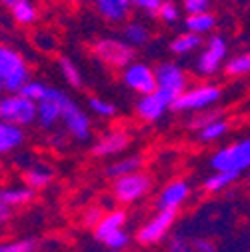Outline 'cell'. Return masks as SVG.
<instances>
[{
  "label": "cell",
  "instance_id": "6da1fadb",
  "mask_svg": "<svg viewBox=\"0 0 250 252\" xmlns=\"http://www.w3.org/2000/svg\"><path fill=\"white\" fill-rule=\"evenodd\" d=\"M0 120L18 128H26L36 122V102L24 98L20 92L0 94Z\"/></svg>",
  "mask_w": 250,
  "mask_h": 252
},
{
  "label": "cell",
  "instance_id": "7a4b0ae2",
  "mask_svg": "<svg viewBox=\"0 0 250 252\" xmlns=\"http://www.w3.org/2000/svg\"><path fill=\"white\" fill-rule=\"evenodd\" d=\"M0 74L4 80V92H18L30 80V68L24 56L2 44H0Z\"/></svg>",
  "mask_w": 250,
  "mask_h": 252
},
{
  "label": "cell",
  "instance_id": "3957f363",
  "mask_svg": "<svg viewBox=\"0 0 250 252\" xmlns=\"http://www.w3.org/2000/svg\"><path fill=\"white\" fill-rule=\"evenodd\" d=\"M222 96L220 86L216 84H198L192 88H186L180 96L170 104L174 112H202L214 106Z\"/></svg>",
  "mask_w": 250,
  "mask_h": 252
},
{
  "label": "cell",
  "instance_id": "277c9868",
  "mask_svg": "<svg viewBox=\"0 0 250 252\" xmlns=\"http://www.w3.org/2000/svg\"><path fill=\"white\" fill-rule=\"evenodd\" d=\"M210 166L214 172H234L242 174L250 166V140L242 138L232 142L220 150H216L210 158Z\"/></svg>",
  "mask_w": 250,
  "mask_h": 252
},
{
  "label": "cell",
  "instance_id": "5b68a950",
  "mask_svg": "<svg viewBox=\"0 0 250 252\" xmlns=\"http://www.w3.org/2000/svg\"><path fill=\"white\" fill-rule=\"evenodd\" d=\"M92 52H94V56L102 64L110 68H120V70L136 60V50L128 46L122 38H114V36L96 40L94 46H92Z\"/></svg>",
  "mask_w": 250,
  "mask_h": 252
},
{
  "label": "cell",
  "instance_id": "8992f818",
  "mask_svg": "<svg viewBox=\"0 0 250 252\" xmlns=\"http://www.w3.org/2000/svg\"><path fill=\"white\" fill-rule=\"evenodd\" d=\"M154 78H156V90L164 98H168L170 104L188 88V76L176 62H160L154 68Z\"/></svg>",
  "mask_w": 250,
  "mask_h": 252
},
{
  "label": "cell",
  "instance_id": "52a82bcc",
  "mask_svg": "<svg viewBox=\"0 0 250 252\" xmlns=\"http://www.w3.org/2000/svg\"><path fill=\"white\" fill-rule=\"evenodd\" d=\"M150 188H152V178L146 172L138 170V172L116 178L112 184V196L116 202L132 204V202L144 198L150 192Z\"/></svg>",
  "mask_w": 250,
  "mask_h": 252
},
{
  "label": "cell",
  "instance_id": "ba28073f",
  "mask_svg": "<svg viewBox=\"0 0 250 252\" xmlns=\"http://www.w3.org/2000/svg\"><path fill=\"white\" fill-rule=\"evenodd\" d=\"M70 100V96L56 86H48L44 98L36 102V124L42 130H52L54 126L60 122L62 108Z\"/></svg>",
  "mask_w": 250,
  "mask_h": 252
},
{
  "label": "cell",
  "instance_id": "9c48e42d",
  "mask_svg": "<svg viewBox=\"0 0 250 252\" xmlns=\"http://www.w3.org/2000/svg\"><path fill=\"white\" fill-rule=\"evenodd\" d=\"M226 56H228V42H226V38L218 36V34H212L202 44V52L196 58V72L200 76H214L218 70L222 68Z\"/></svg>",
  "mask_w": 250,
  "mask_h": 252
},
{
  "label": "cell",
  "instance_id": "30bf717a",
  "mask_svg": "<svg viewBox=\"0 0 250 252\" xmlns=\"http://www.w3.org/2000/svg\"><path fill=\"white\" fill-rule=\"evenodd\" d=\"M176 220V212L172 210H158L146 224H142L136 232V240L142 246H154L164 240V236L170 232Z\"/></svg>",
  "mask_w": 250,
  "mask_h": 252
},
{
  "label": "cell",
  "instance_id": "8fae6325",
  "mask_svg": "<svg viewBox=\"0 0 250 252\" xmlns=\"http://www.w3.org/2000/svg\"><path fill=\"white\" fill-rule=\"evenodd\" d=\"M60 122L64 124L66 134H70L74 140H80V142L90 140V136H92V122H90V116H88L86 110H82L72 98L64 104V108H62Z\"/></svg>",
  "mask_w": 250,
  "mask_h": 252
},
{
  "label": "cell",
  "instance_id": "7c38bea8",
  "mask_svg": "<svg viewBox=\"0 0 250 252\" xmlns=\"http://www.w3.org/2000/svg\"><path fill=\"white\" fill-rule=\"evenodd\" d=\"M122 82L126 84L132 92H136L138 96L150 94L156 90V78H154V68L146 62H130L128 66L122 68Z\"/></svg>",
  "mask_w": 250,
  "mask_h": 252
},
{
  "label": "cell",
  "instance_id": "4fadbf2b",
  "mask_svg": "<svg viewBox=\"0 0 250 252\" xmlns=\"http://www.w3.org/2000/svg\"><path fill=\"white\" fill-rule=\"evenodd\" d=\"M188 194H190V186H188V182H186V180H180V178L170 180L162 188L160 196L156 198V208L176 212L186 200H188Z\"/></svg>",
  "mask_w": 250,
  "mask_h": 252
},
{
  "label": "cell",
  "instance_id": "5bb4252c",
  "mask_svg": "<svg viewBox=\"0 0 250 252\" xmlns=\"http://www.w3.org/2000/svg\"><path fill=\"white\" fill-rule=\"evenodd\" d=\"M130 144V136L120 130V128H112L108 132H104L96 144L92 146V154L96 156V158H106V156H116L120 152H124Z\"/></svg>",
  "mask_w": 250,
  "mask_h": 252
},
{
  "label": "cell",
  "instance_id": "9a60e30c",
  "mask_svg": "<svg viewBox=\"0 0 250 252\" xmlns=\"http://www.w3.org/2000/svg\"><path fill=\"white\" fill-rule=\"evenodd\" d=\"M94 10L108 24H124L132 14V0H92Z\"/></svg>",
  "mask_w": 250,
  "mask_h": 252
},
{
  "label": "cell",
  "instance_id": "2e32d148",
  "mask_svg": "<svg viewBox=\"0 0 250 252\" xmlns=\"http://www.w3.org/2000/svg\"><path fill=\"white\" fill-rule=\"evenodd\" d=\"M168 110H170V100L164 98L158 90L144 94V96H140L136 102V114H138V118H142L146 122L160 120Z\"/></svg>",
  "mask_w": 250,
  "mask_h": 252
},
{
  "label": "cell",
  "instance_id": "e0dca14e",
  "mask_svg": "<svg viewBox=\"0 0 250 252\" xmlns=\"http://www.w3.org/2000/svg\"><path fill=\"white\" fill-rule=\"evenodd\" d=\"M124 224H126V212L118 210V208L108 210V212L102 214V218L98 220V224L94 226V238L102 242V240H104L106 236H110L112 232L122 230Z\"/></svg>",
  "mask_w": 250,
  "mask_h": 252
},
{
  "label": "cell",
  "instance_id": "ac0fdd59",
  "mask_svg": "<svg viewBox=\"0 0 250 252\" xmlns=\"http://www.w3.org/2000/svg\"><path fill=\"white\" fill-rule=\"evenodd\" d=\"M34 194L36 190H32L28 186H4V188H0V202L12 210L18 206L30 204L34 200Z\"/></svg>",
  "mask_w": 250,
  "mask_h": 252
},
{
  "label": "cell",
  "instance_id": "d6986e66",
  "mask_svg": "<svg viewBox=\"0 0 250 252\" xmlns=\"http://www.w3.org/2000/svg\"><path fill=\"white\" fill-rule=\"evenodd\" d=\"M122 40L128 46H132L134 50L140 46H146L150 40V28L144 22H136V20H126L122 28Z\"/></svg>",
  "mask_w": 250,
  "mask_h": 252
},
{
  "label": "cell",
  "instance_id": "ffe728a7",
  "mask_svg": "<svg viewBox=\"0 0 250 252\" xmlns=\"http://www.w3.org/2000/svg\"><path fill=\"white\" fill-rule=\"evenodd\" d=\"M24 142V128L6 124L0 120V156L10 154L16 148H20Z\"/></svg>",
  "mask_w": 250,
  "mask_h": 252
},
{
  "label": "cell",
  "instance_id": "44dd1931",
  "mask_svg": "<svg viewBox=\"0 0 250 252\" xmlns=\"http://www.w3.org/2000/svg\"><path fill=\"white\" fill-rule=\"evenodd\" d=\"M184 28L186 32H192L198 36H204L216 28V16L208 10V12H198V14H188L184 18Z\"/></svg>",
  "mask_w": 250,
  "mask_h": 252
},
{
  "label": "cell",
  "instance_id": "7402d4cb",
  "mask_svg": "<svg viewBox=\"0 0 250 252\" xmlns=\"http://www.w3.org/2000/svg\"><path fill=\"white\" fill-rule=\"evenodd\" d=\"M140 166H142V158H140L138 154H132V156H126V158H118V160H114V162L106 168L104 174H106L108 178L116 180V178H120V176H126V174L138 172Z\"/></svg>",
  "mask_w": 250,
  "mask_h": 252
},
{
  "label": "cell",
  "instance_id": "603a6c76",
  "mask_svg": "<svg viewBox=\"0 0 250 252\" xmlns=\"http://www.w3.org/2000/svg\"><path fill=\"white\" fill-rule=\"evenodd\" d=\"M10 14H12L14 22L20 26H32L40 16L38 6L32 2V0H20V2H16L10 8Z\"/></svg>",
  "mask_w": 250,
  "mask_h": 252
},
{
  "label": "cell",
  "instance_id": "cb8c5ba5",
  "mask_svg": "<svg viewBox=\"0 0 250 252\" xmlns=\"http://www.w3.org/2000/svg\"><path fill=\"white\" fill-rule=\"evenodd\" d=\"M54 178V172L52 168L48 166H42V164H36V166H30L26 168L24 172V182L28 188H32V190H40V188H46Z\"/></svg>",
  "mask_w": 250,
  "mask_h": 252
},
{
  "label": "cell",
  "instance_id": "d4e9b609",
  "mask_svg": "<svg viewBox=\"0 0 250 252\" xmlns=\"http://www.w3.org/2000/svg\"><path fill=\"white\" fill-rule=\"evenodd\" d=\"M202 44H204V38L202 36L192 34V32H182V34H178L170 42V52L176 54V56H186V54L198 50Z\"/></svg>",
  "mask_w": 250,
  "mask_h": 252
},
{
  "label": "cell",
  "instance_id": "484cf974",
  "mask_svg": "<svg viewBox=\"0 0 250 252\" xmlns=\"http://www.w3.org/2000/svg\"><path fill=\"white\" fill-rule=\"evenodd\" d=\"M240 178V174L234 172H214L204 180V190L208 194H218V192H224L228 186H232L236 180Z\"/></svg>",
  "mask_w": 250,
  "mask_h": 252
},
{
  "label": "cell",
  "instance_id": "4316f807",
  "mask_svg": "<svg viewBox=\"0 0 250 252\" xmlns=\"http://www.w3.org/2000/svg\"><path fill=\"white\" fill-rule=\"evenodd\" d=\"M230 130V124L222 118H214L210 120L206 126H202V128L198 130V140L200 142H216V140H220L226 132Z\"/></svg>",
  "mask_w": 250,
  "mask_h": 252
},
{
  "label": "cell",
  "instance_id": "83f0119b",
  "mask_svg": "<svg viewBox=\"0 0 250 252\" xmlns=\"http://www.w3.org/2000/svg\"><path fill=\"white\" fill-rule=\"evenodd\" d=\"M56 64H58L60 74L64 76V80H66L72 88H80V86L84 84L82 74H80V68L74 64V62H72L68 56H60V58L56 60Z\"/></svg>",
  "mask_w": 250,
  "mask_h": 252
},
{
  "label": "cell",
  "instance_id": "f1b7e54d",
  "mask_svg": "<svg viewBox=\"0 0 250 252\" xmlns=\"http://www.w3.org/2000/svg\"><path fill=\"white\" fill-rule=\"evenodd\" d=\"M250 70V56L248 52H242V54H234L232 58H228L224 62V72L232 78H240V76H246Z\"/></svg>",
  "mask_w": 250,
  "mask_h": 252
},
{
  "label": "cell",
  "instance_id": "f546056e",
  "mask_svg": "<svg viewBox=\"0 0 250 252\" xmlns=\"http://www.w3.org/2000/svg\"><path fill=\"white\" fill-rule=\"evenodd\" d=\"M46 90H48V86L44 84V82H40V80H32L30 78L18 92L22 94L24 98H28V100H32V102H40L42 98H44V94H46Z\"/></svg>",
  "mask_w": 250,
  "mask_h": 252
},
{
  "label": "cell",
  "instance_id": "4dcf8cb0",
  "mask_svg": "<svg viewBox=\"0 0 250 252\" xmlns=\"http://www.w3.org/2000/svg\"><path fill=\"white\" fill-rule=\"evenodd\" d=\"M88 108L100 118H112L116 114V106L112 102L104 100V98H98V96H90L88 98Z\"/></svg>",
  "mask_w": 250,
  "mask_h": 252
},
{
  "label": "cell",
  "instance_id": "1f68e13d",
  "mask_svg": "<svg viewBox=\"0 0 250 252\" xmlns=\"http://www.w3.org/2000/svg\"><path fill=\"white\" fill-rule=\"evenodd\" d=\"M156 16H158L164 24H176L180 20V8L172 2V0H162V4L158 8V12H156Z\"/></svg>",
  "mask_w": 250,
  "mask_h": 252
},
{
  "label": "cell",
  "instance_id": "d6a6232c",
  "mask_svg": "<svg viewBox=\"0 0 250 252\" xmlns=\"http://www.w3.org/2000/svg\"><path fill=\"white\" fill-rule=\"evenodd\" d=\"M106 246H108V250H124L128 244H130V236H128V232L126 230H116V232H112L110 236H106L104 240H102Z\"/></svg>",
  "mask_w": 250,
  "mask_h": 252
},
{
  "label": "cell",
  "instance_id": "836d02e7",
  "mask_svg": "<svg viewBox=\"0 0 250 252\" xmlns=\"http://www.w3.org/2000/svg\"><path fill=\"white\" fill-rule=\"evenodd\" d=\"M34 240L22 238L12 242H0V252H34Z\"/></svg>",
  "mask_w": 250,
  "mask_h": 252
},
{
  "label": "cell",
  "instance_id": "e575fe53",
  "mask_svg": "<svg viewBox=\"0 0 250 252\" xmlns=\"http://www.w3.org/2000/svg\"><path fill=\"white\" fill-rule=\"evenodd\" d=\"M32 40H34V44H36L40 50H44V52H52V50L56 48V44H58L56 38H54V34L48 32V30H38V32H34Z\"/></svg>",
  "mask_w": 250,
  "mask_h": 252
},
{
  "label": "cell",
  "instance_id": "d590c367",
  "mask_svg": "<svg viewBox=\"0 0 250 252\" xmlns=\"http://www.w3.org/2000/svg\"><path fill=\"white\" fill-rule=\"evenodd\" d=\"M212 0H182V8L186 14H198V12H208Z\"/></svg>",
  "mask_w": 250,
  "mask_h": 252
},
{
  "label": "cell",
  "instance_id": "8d00e7d4",
  "mask_svg": "<svg viewBox=\"0 0 250 252\" xmlns=\"http://www.w3.org/2000/svg\"><path fill=\"white\" fill-rule=\"evenodd\" d=\"M102 208L100 206H90V208H86V212H84V216H82V222H84V226H88V228H94L96 224H98V220L102 218Z\"/></svg>",
  "mask_w": 250,
  "mask_h": 252
},
{
  "label": "cell",
  "instance_id": "74e56055",
  "mask_svg": "<svg viewBox=\"0 0 250 252\" xmlns=\"http://www.w3.org/2000/svg\"><path fill=\"white\" fill-rule=\"evenodd\" d=\"M162 4V0H132V6L140 8L142 12H146L148 16H156V12H158Z\"/></svg>",
  "mask_w": 250,
  "mask_h": 252
},
{
  "label": "cell",
  "instance_id": "f35d334b",
  "mask_svg": "<svg viewBox=\"0 0 250 252\" xmlns=\"http://www.w3.org/2000/svg\"><path fill=\"white\" fill-rule=\"evenodd\" d=\"M214 118H218V114L216 112H206V110H202V112H196V116H192L190 118V122H188V126L190 128H202V126H206L210 120H214Z\"/></svg>",
  "mask_w": 250,
  "mask_h": 252
},
{
  "label": "cell",
  "instance_id": "ab89813d",
  "mask_svg": "<svg viewBox=\"0 0 250 252\" xmlns=\"http://www.w3.org/2000/svg\"><path fill=\"white\" fill-rule=\"evenodd\" d=\"M166 252H194V250H192L190 242L186 240L184 236H174V238L170 240V244H168V250H166Z\"/></svg>",
  "mask_w": 250,
  "mask_h": 252
},
{
  "label": "cell",
  "instance_id": "60d3db41",
  "mask_svg": "<svg viewBox=\"0 0 250 252\" xmlns=\"http://www.w3.org/2000/svg\"><path fill=\"white\" fill-rule=\"evenodd\" d=\"M194 252H216V246L208 240V238H196L194 242H190Z\"/></svg>",
  "mask_w": 250,
  "mask_h": 252
},
{
  "label": "cell",
  "instance_id": "b9f144b4",
  "mask_svg": "<svg viewBox=\"0 0 250 252\" xmlns=\"http://www.w3.org/2000/svg\"><path fill=\"white\" fill-rule=\"evenodd\" d=\"M10 216H12V210H10L8 206H4L2 202H0V226H4L8 220H10Z\"/></svg>",
  "mask_w": 250,
  "mask_h": 252
},
{
  "label": "cell",
  "instance_id": "7bdbcfd3",
  "mask_svg": "<svg viewBox=\"0 0 250 252\" xmlns=\"http://www.w3.org/2000/svg\"><path fill=\"white\" fill-rule=\"evenodd\" d=\"M16 2H20V0H0V4H2L4 8H8V10H10V8H12Z\"/></svg>",
  "mask_w": 250,
  "mask_h": 252
},
{
  "label": "cell",
  "instance_id": "ee69618b",
  "mask_svg": "<svg viewBox=\"0 0 250 252\" xmlns=\"http://www.w3.org/2000/svg\"><path fill=\"white\" fill-rule=\"evenodd\" d=\"M0 92H4V80H2V74H0Z\"/></svg>",
  "mask_w": 250,
  "mask_h": 252
},
{
  "label": "cell",
  "instance_id": "f6af8a7d",
  "mask_svg": "<svg viewBox=\"0 0 250 252\" xmlns=\"http://www.w3.org/2000/svg\"><path fill=\"white\" fill-rule=\"evenodd\" d=\"M62 2H70V4H74V2H78V0H62Z\"/></svg>",
  "mask_w": 250,
  "mask_h": 252
},
{
  "label": "cell",
  "instance_id": "bcb514c9",
  "mask_svg": "<svg viewBox=\"0 0 250 252\" xmlns=\"http://www.w3.org/2000/svg\"><path fill=\"white\" fill-rule=\"evenodd\" d=\"M110 252H120V250H110Z\"/></svg>",
  "mask_w": 250,
  "mask_h": 252
}]
</instances>
